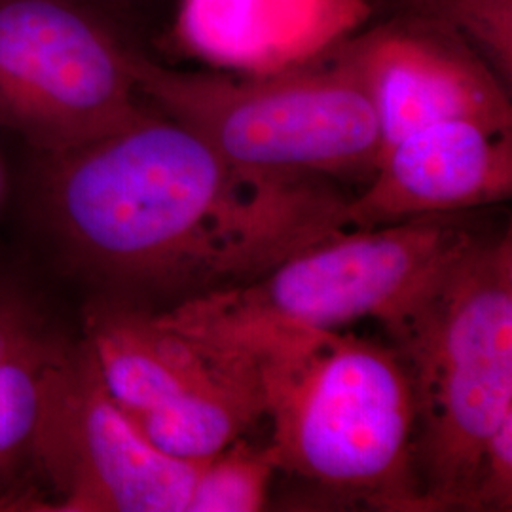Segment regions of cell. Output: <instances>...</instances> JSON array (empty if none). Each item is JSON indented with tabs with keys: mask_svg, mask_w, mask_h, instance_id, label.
<instances>
[{
	"mask_svg": "<svg viewBox=\"0 0 512 512\" xmlns=\"http://www.w3.org/2000/svg\"><path fill=\"white\" fill-rule=\"evenodd\" d=\"M346 203L325 177L239 169L152 105L90 141L29 152L21 175L38 270L82 302L154 313L247 283L346 230Z\"/></svg>",
	"mask_w": 512,
	"mask_h": 512,
	"instance_id": "6da1fadb",
	"label": "cell"
},
{
	"mask_svg": "<svg viewBox=\"0 0 512 512\" xmlns=\"http://www.w3.org/2000/svg\"><path fill=\"white\" fill-rule=\"evenodd\" d=\"M238 351L255 361L277 469L334 499L423 512L414 389L395 349L342 329L275 332Z\"/></svg>",
	"mask_w": 512,
	"mask_h": 512,
	"instance_id": "7a4b0ae2",
	"label": "cell"
},
{
	"mask_svg": "<svg viewBox=\"0 0 512 512\" xmlns=\"http://www.w3.org/2000/svg\"><path fill=\"white\" fill-rule=\"evenodd\" d=\"M416 401L423 512L463 511L476 463L512 414V238H476L385 325Z\"/></svg>",
	"mask_w": 512,
	"mask_h": 512,
	"instance_id": "3957f363",
	"label": "cell"
},
{
	"mask_svg": "<svg viewBox=\"0 0 512 512\" xmlns=\"http://www.w3.org/2000/svg\"><path fill=\"white\" fill-rule=\"evenodd\" d=\"M135 78L148 105L245 171L372 175L382 152L372 97L342 50L270 74L179 71L139 50Z\"/></svg>",
	"mask_w": 512,
	"mask_h": 512,
	"instance_id": "277c9868",
	"label": "cell"
},
{
	"mask_svg": "<svg viewBox=\"0 0 512 512\" xmlns=\"http://www.w3.org/2000/svg\"><path fill=\"white\" fill-rule=\"evenodd\" d=\"M476 236L450 215L338 230L255 279L158 315L224 348L285 330H342L403 315Z\"/></svg>",
	"mask_w": 512,
	"mask_h": 512,
	"instance_id": "5b68a950",
	"label": "cell"
},
{
	"mask_svg": "<svg viewBox=\"0 0 512 512\" xmlns=\"http://www.w3.org/2000/svg\"><path fill=\"white\" fill-rule=\"evenodd\" d=\"M76 313L112 401L167 456L202 463L264 416L249 355L154 311L82 302Z\"/></svg>",
	"mask_w": 512,
	"mask_h": 512,
	"instance_id": "8992f818",
	"label": "cell"
},
{
	"mask_svg": "<svg viewBox=\"0 0 512 512\" xmlns=\"http://www.w3.org/2000/svg\"><path fill=\"white\" fill-rule=\"evenodd\" d=\"M137 52L90 0H0V128L52 152L128 126L150 109Z\"/></svg>",
	"mask_w": 512,
	"mask_h": 512,
	"instance_id": "52a82bcc",
	"label": "cell"
},
{
	"mask_svg": "<svg viewBox=\"0 0 512 512\" xmlns=\"http://www.w3.org/2000/svg\"><path fill=\"white\" fill-rule=\"evenodd\" d=\"M200 465L167 456L135 427L82 334L42 429L33 512H186Z\"/></svg>",
	"mask_w": 512,
	"mask_h": 512,
	"instance_id": "ba28073f",
	"label": "cell"
},
{
	"mask_svg": "<svg viewBox=\"0 0 512 512\" xmlns=\"http://www.w3.org/2000/svg\"><path fill=\"white\" fill-rule=\"evenodd\" d=\"M342 46L372 97L382 152L437 122L478 120L512 128L499 74L437 19L393 21Z\"/></svg>",
	"mask_w": 512,
	"mask_h": 512,
	"instance_id": "9c48e42d",
	"label": "cell"
},
{
	"mask_svg": "<svg viewBox=\"0 0 512 512\" xmlns=\"http://www.w3.org/2000/svg\"><path fill=\"white\" fill-rule=\"evenodd\" d=\"M80 340L52 279L0 260V512H33L42 429Z\"/></svg>",
	"mask_w": 512,
	"mask_h": 512,
	"instance_id": "30bf717a",
	"label": "cell"
},
{
	"mask_svg": "<svg viewBox=\"0 0 512 512\" xmlns=\"http://www.w3.org/2000/svg\"><path fill=\"white\" fill-rule=\"evenodd\" d=\"M512 194V128L448 120L416 129L385 148L370 183L346 203L342 220L372 228L454 215Z\"/></svg>",
	"mask_w": 512,
	"mask_h": 512,
	"instance_id": "8fae6325",
	"label": "cell"
},
{
	"mask_svg": "<svg viewBox=\"0 0 512 512\" xmlns=\"http://www.w3.org/2000/svg\"><path fill=\"white\" fill-rule=\"evenodd\" d=\"M366 14L368 0H181L175 38L226 73H279L327 57Z\"/></svg>",
	"mask_w": 512,
	"mask_h": 512,
	"instance_id": "7c38bea8",
	"label": "cell"
},
{
	"mask_svg": "<svg viewBox=\"0 0 512 512\" xmlns=\"http://www.w3.org/2000/svg\"><path fill=\"white\" fill-rule=\"evenodd\" d=\"M275 473L270 446L256 448L245 437L238 439L202 461L186 512L262 511Z\"/></svg>",
	"mask_w": 512,
	"mask_h": 512,
	"instance_id": "4fadbf2b",
	"label": "cell"
},
{
	"mask_svg": "<svg viewBox=\"0 0 512 512\" xmlns=\"http://www.w3.org/2000/svg\"><path fill=\"white\" fill-rule=\"evenodd\" d=\"M425 18L437 19L465 38L484 61L511 82L512 0H412Z\"/></svg>",
	"mask_w": 512,
	"mask_h": 512,
	"instance_id": "5bb4252c",
	"label": "cell"
},
{
	"mask_svg": "<svg viewBox=\"0 0 512 512\" xmlns=\"http://www.w3.org/2000/svg\"><path fill=\"white\" fill-rule=\"evenodd\" d=\"M512 509V414L497 425L486 442L463 511Z\"/></svg>",
	"mask_w": 512,
	"mask_h": 512,
	"instance_id": "9a60e30c",
	"label": "cell"
},
{
	"mask_svg": "<svg viewBox=\"0 0 512 512\" xmlns=\"http://www.w3.org/2000/svg\"><path fill=\"white\" fill-rule=\"evenodd\" d=\"M90 2L95 4V6H99L101 10H105L107 14L116 19V10L118 8H124V6H129V4L139 2V0H90Z\"/></svg>",
	"mask_w": 512,
	"mask_h": 512,
	"instance_id": "2e32d148",
	"label": "cell"
}]
</instances>
